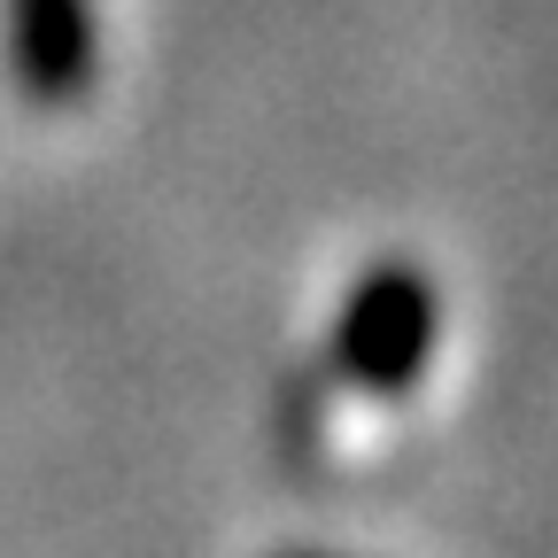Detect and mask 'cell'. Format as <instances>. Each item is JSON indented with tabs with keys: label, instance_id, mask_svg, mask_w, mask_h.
I'll use <instances>...</instances> for the list:
<instances>
[{
	"label": "cell",
	"instance_id": "1",
	"mask_svg": "<svg viewBox=\"0 0 558 558\" xmlns=\"http://www.w3.org/2000/svg\"><path fill=\"white\" fill-rule=\"evenodd\" d=\"M442 333V295L418 264H373L341 295L333 318V373L365 396H411Z\"/></svg>",
	"mask_w": 558,
	"mask_h": 558
},
{
	"label": "cell",
	"instance_id": "2",
	"mask_svg": "<svg viewBox=\"0 0 558 558\" xmlns=\"http://www.w3.org/2000/svg\"><path fill=\"white\" fill-rule=\"evenodd\" d=\"M9 39H16V78L39 109H70L94 94L101 70L94 0H9Z\"/></svg>",
	"mask_w": 558,
	"mask_h": 558
},
{
	"label": "cell",
	"instance_id": "3",
	"mask_svg": "<svg viewBox=\"0 0 558 558\" xmlns=\"http://www.w3.org/2000/svg\"><path fill=\"white\" fill-rule=\"evenodd\" d=\"M279 558H326V550H279Z\"/></svg>",
	"mask_w": 558,
	"mask_h": 558
}]
</instances>
